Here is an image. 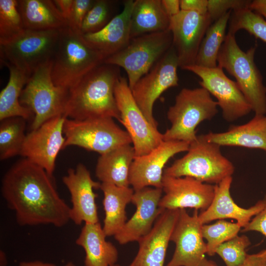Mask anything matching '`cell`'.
I'll list each match as a JSON object with an SVG mask.
<instances>
[{
    "mask_svg": "<svg viewBox=\"0 0 266 266\" xmlns=\"http://www.w3.org/2000/svg\"><path fill=\"white\" fill-rule=\"evenodd\" d=\"M52 178L43 168L24 158L5 172L1 193L8 207L15 212L18 225L61 228L70 221V207L60 196Z\"/></svg>",
    "mask_w": 266,
    "mask_h": 266,
    "instance_id": "6da1fadb",
    "label": "cell"
},
{
    "mask_svg": "<svg viewBox=\"0 0 266 266\" xmlns=\"http://www.w3.org/2000/svg\"><path fill=\"white\" fill-rule=\"evenodd\" d=\"M120 67L102 63L84 75L68 90L64 116L83 120L110 117L120 119L114 96L121 77Z\"/></svg>",
    "mask_w": 266,
    "mask_h": 266,
    "instance_id": "7a4b0ae2",
    "label": "cell"
},
{
    "mask_svg": "<svg viewBox=\"0 0 266 266\" xmlns=\"http://www.w3.org/2000/svg\"><path fill=\"white\" fill-rule=\"evenodd\" d=\"M104 60L100 52L85 41L81 32L65 28L60 30L52 58V81L56 86L69 90Z\"/></svg>",
    "mask_w": 266,
    "mask_h": 266,
    "instance_id": "3957f363",
    "label": "cell"
},
{
    "mask_svg": "<svg viewBox=\"0 0 266 266\" xmlns=\"http://www.w3.org/2000/svg\"><path fill=\"white\" fill-rule=\"evenodd\" d=\"M256 47L244 52L237 43L235 34L228 32L220 49L218 66L236 79L240 90L255 115L266 114V87L254 61Z\"/></svg>",
    "mask_w": 266,
    "mask_h": 266,
    "instance_id": "277c9868",
    "label": "cell"
},
{
    "mask_svg": "<svg viewBox=\"0 0 266 266\" xmlns=\"http://www.w3.org/2000/svg\"><path fill=\"white\" fill-rule=\"evenodd\" d=\"M218 102L204 88H183L167 112L170 127L163 133L164 141H181L189 144L197 137L196 128L218 113Z\"/></svg>",
    "mask_w": 266,
    "mask_h": 266,
    "instance_id": "5b68a950",
    "label": "cell"
},
{
    "mask_svg": "<svg viewBox=\"0 0 266 266\" xmlns=\"http://www.w3.org/2000/svg\"><path fill=\"white\" fill-rule=\"evenodd\" d=\"M220 146L208 141L203 134L191 143L187 153L164 169V175L188 176L201 182L217 184L234 171L233 163L221 153Z\"/></svg>",
    "mask_w": 266,
    "mask_h": 266,
    "instance_id": "8992f818",
    "label": "cell"
},
{
    "mask_svg": "<svg viewBox=\"0 0 266 266\" xmlns=\"http://www.w3.org/2000/svg\"><path fill=\"white\" fill-rule=\"evenodd\" d=\"M172 45L170 31L143 34L131 39L124 49L106 58L103 63L121 67L131 89L165 55Z\"/></svg>",
    "mask_w": 266,
    "mask_h": 266,
    "instance_id": "52a82bcc",
    "label": "cell"
},
{
    "mask_svg": "<svg viewBox=\"0 0 266 266\" xmlns=\"http://www.w3.org/2000/svg\"><path fill=\"white\" fill-rule=\"evenodd\" d=\"M52 66V60L36 69L20 97V103L33 113L32 130L53 118L64 116L68 90L54 84L51 77Z\"/></svg>",
    "mask_w": 266,
    "mask_h": 266,
    "instance_id": "ba28073f",
    "label": "cell"
},
{
    "mask_svg": "<svg viewBox=\"0 0 266 266\" xmlns=\"http://www.w3.org/2000/svg\"><path fill=\"white\" fill-rule=\"evenodd\" d=\"M60 31L25 29L10 41L0 44L1 62L12 65L31 75L40 66L52 60Z\"/></svg>",
    "mask_w": 266,
    "mask_h": 266,
    "instance_id": "9c48e42d",
    "label": "cell"
},
{
    "mask_svg": "<svg viewBox=\"0 0 266 266\" xmlns=\"http://www.w3.org/2000/svg\"><path fill=\"white\" fill-rule=\"evenodd\" d=\"M63 131L66 139L63 149L77 146L102 155L132 143L127 131L121 129L110 117L83 120L66 118Z\"/></svg>",
    "mask_w": 266,
    "mask_h": 266,
    "instance_id": "30bf717a",
    "label": "cell"
},
{
    "mask_svg": "<svg viewBox=\"0 0 266 266\" xmlns=\"http://www.w3.org/2000/svg\"><path fill=\"white\" fill-rule=\"evenodd\" d=\"M114 96L120 112L119 122L131 138L135 157L148 154L164 141L163 134L148 122L140 109L125 77L118 80Z\"/></svg>",
    "mask_w": 266,
    "mask_h": 266,
    "instance_id": "8fae6325",
    "label": "cell"
},
{
    "mask_svg": "<svg viewBox=\"0 0 266 266\" xmlns=\"http://www.w3.org/2000/svg\"><path fill=\"white\" fill-rule=\"evenodd\" d=\"M178 59L172 46L153 67L131 89L133 96L140 109L154 127L158 124L154 117L153 105L168 89L178 85Z\"/></svg>",
    "mask_w": 266,
    "mask_h": 266,
    "instance_id": "7c38bea8",
    "label": "cell"
},
{
    "mask_svg": "<svg viewBox=\"0 0 266 266\" xmlns=\"http://www.w3.org/2000/svg\"><path fill=\"white\" fill-rule=\"evenodd\" d=\"M198 211L195 209L190 215L186 209H179L170 239L175 244L174 252L165 266H219L205 257L206 244Z\"/></svg>",
    "mask_w": 266,
    "mask_h": 266,
    "instance_id": "4fadbf2b",
    "label": "cell"
},
{
    "mask_svg": "<svg viewBox=\"0 0 266 266\" xmlns=\"http://www.w3.org/2000/svg\"><path fill=\"white\" fill-rule=\"evenodd\" d=\"M183 69L192 72L200 78V87L217 99L222 116L226 121L236 120L252 110L236 81L230 79L219 66L207 68L194 65Z\"/></svg>",
    "mask_w": 266,
    "mask_h": 266,
    "instance_id": "5bb4252c",
    "label": "cell"
},
{
    "mask_svg": "<svg viewBox=\"0 0 266 266\" xmlns=\"http://www.w3.org/2000/svg\"><path fill=\"white\" fill-rule=\"evenodd\" d=\"M64 116L53 118L26 134L20 155L53 177L55 162L65 142Z\"/></svg>",
    "mask_w": 266,
    "mask_h": 266,
    "instance_id": "9a60e30c",
    "label": "cell"
},
{
    "mask_svg": "<svg viewBox=\"0 0 266 266\" xmlns=\"http://www.w3.org/2000/svg\"><path fill=\"white\" fill-rule=\"evenodd\" d=\"M212 23L208 13L192 11L181 10L170 18L169 30L181 69L195 64L201 42Z\"/></svg>",
    "mask_w": 266,
    "mask_h": 266,
    "instance_id": "2e32d148",
    "label": "cell"
},
{
    "mask_svg": "<svg viewBox=\"0 0 266 266\" xmlns=\"http://www.w3.org/2000/svg\"><path fill=\"white\" fill-rule=\"evenodd\" d=\"M159 206L163 209L194 208L206 210L214 195L215 185L201 182L188 176L175 177L163 174Z\"/></svg>",
    "mask_w": 266,
    "mask_h": 266,
    "instance_id": "e0dca14e",
    "label": "cell"
},
{
    "mask_svg": "<svg viewBox=\"0 0 266 266\" xmlns=\"http://www.w3.org/2000/svg\"><path fill=\"white\" fill-rule=\"evenodd\" d=\"M71 197L70 220L75 225L99 222L94 189H100L101 183L92 178L86 166L79 163L75 168H69L62 178Z\"/></svg>",
    "mask_w": 266,
    "mask_h": 266,
    "instance_id": "ac0fdd59",
    "label": "cell"
},
{
    "mask_svg": "<svg viewBox=\"0 0 266 266\" xmlns=\"http://www.w3.org/2000/svg\"><path fill=\"white\" fill-rule=\"evenodd\" d=\"M189 145L184 141H163L148 154L135 157L130 169V185L134 191L147 187L162 188L165 165L175 155L187 151Z\"/></svg>",
    "mask_w": 266,
    "mask_h": 266,
    "instance_id": "d6986e66",
    "label": "cell"
},
{
    "mask_svg": "<svg viewBox=\"0 0 266 266\" xmlns=\"http://www.w3.org/2000/svg\"><path fill=\"white\" fill-rule=\"evenodd\" d=\"M162 188L147 187L135 191L131 202L135 211L122 230L114 237L121 245L138 242L152 229L160 215L165 210L160 207Z\"/></svg>",
    "mask_w": 266,
    "mask_h": 266,
    "instance_id": "ffe728a7",
    "label": "cell"
},
{
    "mask_svg": "<svg viewBox=\"0 0 266 266\" xmlns=\"http://www.w3.org/2000/svg\"><path fill=\"white\" fill-rule=\"evenodd\" d=\"M179 209H165L152 229L138 241L137 253L128 266H164L170 236L178 219Z\"/></svg>",
    "mask_w": 266,
    "mask_h": 266,
    "instance_id": "44dd1931",
    "label": "cell"
},
{
    "mask_svg": "<svg viewBox=\"0 0 266 266\" xmlns=\"http://www.w3.org/2000/svg\"><path fill=\"white\" fill-rule=\"evenodd\" d=\"M232 182V176H229L215 185L214 197L210 205L199 214V220L202 225L213 220L229 218L236 220L243 229L264 208L263 200L248 208L238 206L231 195Z\"/></svg>",
    "mask_w": 266,
    "mask_h": 266,
    "instance_id": "7402d4cb",
    "label": "cell"
},
{
    "mask_svg": "<svg viewBox=\"0 0 266 266\" xmlns=\"http://www.w3.org/2000/svg\"><path fill=\"white\" fill-rule=\"evenodd\" d=\"M134 0L124 2L122 11L113 17L100 30L83 34L85 41L100 52L105 59L119 52L129 43L131 38V18Z\"/></svg>",
    "mask_w": 266,
    "mask_h": 266,
    "instance_id": "603a6c76",
    "label": "cell"
},
{
    "mask_svg": "<svg viewBox=\"0 0 266 266\" xmlns=\"http://www.w3.org/2000/svg\"><path fill=\"white\" fill-rule=\"evenodd\" d=\"M203 135L208 141L220 146H238L266 151V115H255L246 124L231 126L224 132Z\"/></svg>",
    "mask_w": 266,
    "mask_h": 266,
    "instance_id": "cb8c5ba5",
    "label": "cell"
},
{
    "mask_svg": "<svg viewBox=\"0 0 266 266\" xmlns=\"http://www.w3.org/2000/svg\"><path fill=\"white\" fill-rule=\"evenodd\" d=\"M100 222L85 224L76 239V244L85 253V266H113L118 260V251L107 241Z\"/></svg>",
    "mask_w": 266,
    "mask_h": 266,
    "instance_id": "d4e9b609",
    "label": "cell"
},
{
    "mask_svg": "<svg viewBox=\"0 0 266 266\" xmlns=\"http://www.w3.org/2000/svg\"><path fill=\"white\" fill-rule=\"evenodd\" d=\"M135 157L134 148L131 144L120 146L100 155L96 164V177L101 183L130 187V169Z\"/></svg>",
    "mask_w": 266,
    "mask_h": 266,
    "instance_id": "484cf974",
    "label": "cell"
},
{
    "mask_svg": "<svg viewBox=\"0 0 266 266\" xmlns=\"http://www.w3.org/2000/svg\"><path fill=\"white\" fill-rule=\"evenodd\" d=\"M100 189L103 194L105 214L102 228L107 236H114L128 220L126 209L131 202L134 191L130 187H119L107 183H101Z\"/></svg>",
    "mask_w": 266,
    "mask_h": 266,
    "instance_id": "4316f807",
    "label": "cell"
},
{
    "mask_svg": "<svg viewBox=\"0 0 266 266\" xmlns=\"http://www.w3.org/2000/svg\"><path fill=\"white\" fill-rule=\"evenodd\" d=\"M17 7L25 29L60 30L68 27L53 0H18Z\"/></svg>",
    "mask_w": 266,
    "mask_h": 266,
    "instance_id": "83f0119b",
    "label": "cell"
},
{
    "mask_svg": "<svg viewBox=\"0 0 266 266\" xmlns=\"http://www.w3.org/2000/svg\"><path fill=\"white\" fill-rule=\"evenodd\" d=\"M170 19L161 0H134L131 18V38L166 31Z\"/></svg>",
    "mask_w": 266,
    "mask_h": 266,
    "instance_id": "f1b7e54d",
    "label": "cell"
},
{
    "mask_svg": "<svg viewBox=\"0 0 266 266\" xmlns=\"http://www.w3.org/2000/svg\"><path fill=\"white\" fill-rule=\"evenodd\" d=\"M9 70V76L6 86L0 92V121L13 117L27 120L33 113L20 102L22 91L31 75L7 62H2Z\"/></svg>",
    "mask_w": 266,
    "mask_h": 266,
    "instance_id": "f546056e",
    "label": "cell"
},
{
    "mask_svg": "<svg viewBox=\"0 0 266 266\" xmlns=\"http://www.w3.org/2000/svg\"><path fill=\"white\" fill-rule=\"evenodd\" d=\"M232 12L228 11L209 27L200 45L195 65L207 68L218 66V55L225 39Z\"/></svg>",
    "mask_w": 266,
    "mask_h": 266,
    "instance_id": "4dcf8cb0",
    "label": "cell"
},
{
    "mask_svg": "<svg viewBox=\"0 0 266 266\" xmlns=\"http://www.w3.org/2000/svg\"><path fill=\"white\" fill-rule=\"evenodd\" d=\"M27 120L13 117L0 121V160L3 161L20 155L26 135Z\"/></svg>",
    "mask_w": 266,
    "mask_h": 266,
    "instance_id": "1f68e13d",
    "label": "cell"
},
{
    "mask_svg": "<svg viewBox=\"0 0 266 266\" xmlns=\"http://www.w3.org/2000/svg\"><path fill=\"white\" fill-rule=\"evenodd\" d=\"M228 25L230 33L235 34L238 31L244 30L266 43V21L249 8L232 11Z\"/></svg>",
    "mask_w": 266,
    "mask_h": 266,
    "instance_id": "d6a6232c",
    "label": "cell"
},
{
    "mask_svg": "<svg viewBox=\"0 0 266 266\" xmlns=\"http://www.w3.org/2000/svg\"><path fill=\"white\" fill-rule=\"evenodd\" d=\"M16 0H0V44H5L25 29Z\"/></svg>",
    "mask_w": 266,
    "mask_h": 266,
    "instance_id": "836d02e7",
    "label": "cell"
},
{
    "mask_svg": "<svg viewBox=\"0 0 266 266\" xmlns=\"http://www.w3.org/2000/svg\"><path fill=\"white\" fill-rule=\"evenodd\" d=\"M241 228L237 223L218 220L215 223L202 225L201 232L203 237L206 240V254L209 256L215 255L217 247L238 235Z\"/></svg>",
    "mask_w": 266,
    "mask_h": 266,
    "instance_id": "e575fe53",
    "label": "cell"
},
{
    "mask_svg": "<svg viewBox=\"0 0 266 266\" xmlns=\"http://www.w3.org/2000/svg\"><path fill=\"white\" fill-rule=\"evenodd\" d=\"M250 244L247 236L237 235L219 246L215 254L221 257L226 266H240L248 256L246 250Z\"/></svg>",
    "mask_w": 266,
    "mask_h": 266,
    "instance_id": "d590c367",
    "label": "cell"
},
{
    "mask_svg": "<svg viewBox=\"0 0 266 266\" xmlns=\"http://www.w3.org/2000/svg\"><path fill=\"white\" fill-rule=\"evenodd\" d=\"M112 2L97 0L87 13L81 31L83 34L93 33L102 29L112 19Z\"/></svg>",
    "mask_w": 266,
    "mask_h": 266,
    "instance_id": "8d00e7d4",
    "label": "cell"
},
{
    "mask_svg": "<svg viewBox=\"0 0 266 266\" xmlns=\"http://www.w3.org/2000/svg\"><path fill=\"white\" fill-rule=\"evenodd\" d=\"M250 1L245 0H208L207 12L213 23L230 10L233 11L248 8Z\"/></svg>",
    "mask_w": 266,
    "mask_h": 266,
    "instance_id": "74e56055",
    "label": "cell"
},
{
    "mask_svg": "<svg viewBox=\"0 0 266 266\" xmlns=\"http://www.w3.org/2000/svg\"><path fill=\"white\" fill-rule=\"evenodd\" d=\"M94 2V0H74L67 20L68 27L73 31L81 32L83 22Z\"/></svg>",
    "mask_w": 266,
    "mask_h": 266,
    "instance_id": "f35d334b",
    "label": "cell"
},
{
    "mask_svg": "<svg viewBox=\"0 0 266 266\" xmlns=\"http://www.w3.org/2000/svg\"><path fill=\"white\" fill-rule=\"evenodd\" d=\"M263 200L265 203L264 208L252 218L248 224L241 230V232L256 231L266 237V195Z\"/></svg>",
    "mask_w": 266,
    "mask_h": 266,
    "instance_id": "ab89813d",
    "label": "cell"
},
{
    "mask_svg": "<svg viewBox=\"0 0 266 266\" xmlns=\"http://www.w3.org/2000/svg\"><path fill=\"white\" fill-rule=\"evenodd\" d=\"M181 10L197 12L201 14L207 12L208 0H180Z\"/></svg>",
    "mask_w": 266,
    "mask_h": 266,
    "instance_id": "60d3db41",
    "label": "cell"
},
{
    "mask_svg": "<svg viewBox=\"0 0 266 266\" xmlns=\"http://www.w3.org/2000/svg\"><path fill=\"white\" fill-rule=\"evenodd\" d=\"M240 266H266V249L253 254H248L243 264Z\"/></svg>",
    "mask_w": 266,
    "mask_h": 266,
    "instance_id": "b9f144b4",
    "label": "cell"
},
{
    "mask_svg": "<svg viewBox=\"0 0 266 266\" xmlns=\"http://www.w3.org/2000/svg\"><path fill=\"white\" fill-rule=\"evenodd\" d=\"M164 9L170 19L178 14L181 10L180 0H161Z\"/></svg>",
    "mask_w": 266,
    "mask_h": 266,
    "instance_id": "7bdbcfd3",
    "label": "cell"
},
{
    "mask_svg": "<svg viewBox=\"0 0 266 266\" xmlns=\"http://www.w3.org/2000/svg\"><path fill=\"white\" fill-rule=\"evenodd\" d=\"M53 1L67 21L71 11L74 0H55Z\"/></svg>",
    "mask_w": 266,
    "mask_h": 266,
    "instance_id": "ee69618b",
    "label": "cell"
},
{
    "mask_svg": "<svg viewBox=\"0 0 266 266\" xmlns=\"http://www.w3.org/2000/svg\"><path fill=\"white\" fill-rule=\"evenodd\" d=\"M248 8L265 18L266 21V0H251Z\"/></svg>",
    "mask_w": 266,
    "mask_h": 266,
    "instance_id": "f6af8a7d",
    "label": "cell"
},
{
    "mask_svg": "<svg viewBox=\"0 0 266 266\" xmlns=\"http://www.w3.org/2000/svg\"><path fill=\"white\" fill-rule=\"evenodd\" d=\"M19 266H57L54 264L44 263L39 261L32 262H22L19 264Z\"/></svg>",
    "mask_w": 266,
    "mask_h": 266,
    "instance_id": "bcb514c9",
    "label": "cell"
},
{
    "mask_svg": "<svg viewBox=\"0 0 266 266\" xmlns=\"http://www.w3.org/2000/svg\"><path fill=\"white\" fill-rule=\"evenodd\" d=\"M0 266H6L7 265V260L5 253L3 251H0Z\"/></svg>",
    "mask_w": 266,
    "mask_h": 266,
    "instance_id": "7dc6e473",
    "label": "cell"
},
{
    "mask_svg": "<svg viewBox=\"0 0 266 266\" xmlns=\"http://www.w3.org/2000/svg\"><path fill=\"white\" fill-rule=\"evenodd\" d=\"M64 266H77L72 262H68Z\"/></svg>",
    "mask_w": 266,
    "mask_h": 266,
    "instance_id": "c3c4849f",
    "label": "cell"
},
{
    "mask_svg": "<svg viewBox=\"0 0 266 266\" xmlns=\"http://www.w3.org/2000/svg\"><path fill=\"white\" fill-rule=\"evenodd\" d=\"M113 266H121L119 265H118V264H116L114 265Z\"/></svg>",
    "mask_w": 266,
    "mask_h": 266,
    "instance_id": "681fc988",
    "label": "cell"
}]
</instances>
